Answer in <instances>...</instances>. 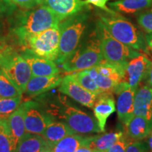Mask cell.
<instances>
[{
	"label": "cell",
	"mask_w": 152,
	"mask_h": 152,
	"mask_svg": "<svg viewBox=\"0 0 152 152\" xmlns=\"http://www.w3.org/2000/svg\"><path fill=\"white\" fill-rule=\"evenodd\" d=\"M125 152H148L147 144L140 141L130 142Z\"/></svg>",
	"instance_id": "obj_34"
},
{
	"label": "cell",
	"mask_w": 152,
	"mask_h": 152,
	"mask_svg": "<svg viewBox=\"0 0 152 152\" xmlns=\"http://www.w3.org/2000/svg\"><path fill=\"white\" fill-rule=\"evenodd\" d=\"M103 59L100 39L96 28L86 40L80 43L73 54L63 63L61 66L64 71L71 73L92 68Z\"/></svg>",
	"instance_id": "obj_4"
},
{
	"label": "cell",
	"mask_w": 152,
	"mask_h": 152,
	"mask_svg": "<svg viewBox=\"0 0 152 152\" xmlns=\"http://www.w3.org/2000/svg\"><path fill=\"white\" fill-rule=\"evenodd\" d=\"M151 134L152 135V130H151Z\"/></svg>",
	"instance_id": "obj_43"
},
{
	"label": "cell",
	"mask_w": 152,
	"mask_h": 152,
	"mask_svg": "<svg viewBox=\"0 0 152 152\" xmlns=\"http://www.w3.org/2000/svg\"><path fill=\"white\" fill-rule=\"evenodd\" d=\"M17 7L11 0H0V19L12 16Z\"/></svg>",
	"instance_id": "obj_31"
},
{
	"label": "cell",
	"mask_w": 152,
	"mask_h": 152,
	"mask_svg": "<svg viewBox=\"0 0 152 152\" xmlns=\"http://www.w3.org/2000/svg\"><path fill=\"white\" fill-rule=\"evenodd\" d=\"M22 96L0 99V116L7 118L21 104Z\"/></svg>",
	"instance_id": "obj_29"
},
{
	"label": "cell",
	"mask_w": 152,
	"mask_h": 152,
	"mask_svg": "<svg viewBox=\"0 0 152 152\" xmlns=\"http://www.w3.org/2000/svg\"><path fill=\"white\" fill-rule=\"evenodd\" d=\"M89 18L90 10L87 8L59 23V52L56 60V64L61 65L79 46Z\"/></svg>",
	"instance_id": "obj_2"
},
{
	"label": "cell",
	"mask_w": 152,
	"mask_h": 152,
	"mask_svg": "<svg viewBox=\"0 0 152 152\" xmlns=\"http://www.w3.org/2000/svg\"><path fill=\"white\" fill-rule=\"evenodd\" d=\"M85 137L73 134L66 136L52 146H49L52 152H75L83 144Z\"/></svg>",
	"instance_id": "obj_26"
},
{
	"label": "cell",
	"mask_w": 152,
	"mask_h": 152,
	"mask_svg": "<svg viewBox=\"0 0 152 152\" xmlns=\"http://www.w3.org/2000/svg\"><path fill=\"white\" fill-rule=\"evenodd\" d=\"M112 10L118 14H134L152 7V0H115L109 3Z\"/></svg>",
	"instance_id": "obj_21"
},
{
	"label": "cell",
	"mask_w": 152,
	"mask_h": 152,
	"mask_svg": "<svg viewBox=\"0 0 152 152\" xmlns=\"http://www.w3.org/2000/svg\"><path fill=\"white\" fill-rule=\"evenodd\" d=\"M96 151L93 150L88 147L85 145H82L78 149L76 150L75 152H95Z\"/></svg>",
	"instance_id": "obj_39"
},
{
	"label": "cell",
	"mask_w": 152,
	"mask_h": 152,
	"mask_svg": "<svg viewBox=\"0 0 152 152\" xmlns=\"http://www.w3.org/2000/svg\"><path fill=\"white\" fill-rule=\"evenodd\" d=\"M145 39L148 48L152 50V33H147V35H145Z\"/></svg>",
	"instance_id": "obj_38"
},
{
	"label": "cell",
	"mask_w": 152,
	"mask_h": 152,
	"mask_svg": "<svg viewBox=\"0 0 152 152\" xmlns=\"http://www.w3.org/2000/svg\"><path fill=\"white\" fill-rule=\"evenodd\" d=\"M16 7L23 9H30L42 4V0H11Z\"/></svg>",
	"instance_id": "obj_33"
},
{
	"label": "cell",
	"mask_w": 152,
	"mask_h": 152,
	"mask_svg": "<svg viewBox=\"0 0 152 152\" xmlns=\"http://www.w3.org/2000/svg\"><path fill=\"white\" fill-rule=\"evenodd\" d=\"M131 140L128 135H123L114 143L106 152H125Z\"/></svg>",
	"instance_id": "obj_32"
},
{
	"label": "cell",
	"mask_w": 152,
	"mask_h": 152,
	"mask_svg": "<svg viewBox=\"0 0 152 152\" xmlns=\"http://www.w3.org/2000/svg\"><path fill=\"white\" fill-rule=\"evenodd\" d=\"M88 71L101 92H112L123 82L125 68L103 59Z\"/></svg>",
	"instance_id": "obj_9"
},
{
	"label": "cell",
	"mask_w": 152,
	"mask_h": 152,
	"mask_svg": "<svg viewBox=\"0 0 152 152\" xmlns=\"http://www.w3.org/2000/svg\"><path fill=\"white\" fill-rule=\"evenodd\" d=\"M7 118L0 116V152H17L18 142L11 132Z\"/></svg>",
	"instance_id": "obj_25"
},
{
	"label": "cell",
	"mask_w": 152,
	"mask_h": 152,
	"mask_svg": "<svg viewBox=\"0 0 152 152\" xmlns=\"http://www.w3.org/2000/svg\"><path fill=\"white\" fill-rule=\"evenodd\" d=\"M24 113V104L22 103L7 118L11 132L18 143L20 139L27 132L25 126Z\"/></svg>",
	"instance_id": "obj_23"
},
{
	"label": "cell",
	"mask_w": 152,
	"mask_h": 152,
	"mask_svg": "<svg viewBox=\"0 0 152 152\" xmlns=\"http://www.w3.org/2000/svg\"><path fill=\"white\" fill-rule=\"evenodd\" d=\"M58 92L88 108H93L97 98V95L81 86L72 74L63 77L61 83L58 86Z\"/></svg>",
	"instance_id": "obj_11"
},
{
	"label": "cell",
	"mask_w": 152,
	"mask_h": 152,
	"mask_svg": "<svg viewBox=\"0 0 152 152\" xmlns=\"http://www.w3.org/2000/svg\"><path fill=\"white\" fill-rule=\"evenodd\" d=\"M0 69L20 92H26V86L32 77V72L29 64L21 54L14 49L11 50L4 58Z\"/></svg>",
	"instance_id": "obj_8"
},
{
	"label": "cell",
	"mask_w": 152,
	"mask_h": 152,
	"mask_svg": "<svg viewBox=\"0 0 152 152\" xmlns=\"http://www.w3.org/2000/svg\"><path fill=\"white\" fill-rule=\"evenodd\" d=\"M124 134L123 131L111 132L101 135L85 137L83 145L87 146L94 151L106 152L115 142Z\"/></svg>",
	"instance_id": "obj_20"
},
{
	"label": "cell",
	"mask_w": 152,
	"mask_h": 152,
	"mask_svg": "<svg viewBox=\"0 0 152 152\" xmlns=\"http://www.w3.org/2000/svg\"><path fill=\"white\" fill-rule=\"evenodd\" d=\"M109 0H85V1L90 4L94 5V7H98L100 9H102L105 12L109 13V14H114L115 13V11L113 10H111V9H109L107 7V2Z\"/></svg>",
	"instance_id": "obj_35"
},
{
	"label": "cell",
	"mask_w": 152,
	"mask_h": 152,
	"mask_svg": "<svg viewBox=\"0 0 152 152\" xmlns=\"http://www.w3.org/2000/svg\"><path fill=\"white\" fill-rule=\"evenodd\" d=\"M151 64L149 58L142 54L131 58L125 67L123 81L133 88L137 89L140 83L147 78Z\"/></svg>",
	"instance_id": "obj_13"
},
{
	"label": "cell",
	"mask_w": 152,
	"mask_h": 152,
	"mask_svg": "<svg viewBox=\"0 0 152 152\" xmlns=\"http://www.w3.org/2000/svg\"><path fill=\"white\" fill-rule=\"evenodd\" d=\"M42 4L48 7L61 21L89 8L88 4L83 0H42Z\"/></svg>",
	"instance_id": "obj_14"
},
{
	"label": "cell",
	"mask_w": 152,
	"mask_h": 152,
	"mask_svg": "<svg viewBox=\"0 0 152 152\" xmlns=\"http://www.w3.org/2000/svg\"><path fill=\"white\" fill-rule=\"evenodd\" d=\"M125 126L126 128L127 135L131 140L140 141L148 137L151 134L152 121H149L140 115H134Z\"/></svg>",
	"instance_id": "obj_19"
},
{
	"label": "cell",
	"mask_w": 152,
	"mask_h": 152,
	"mask_svg": "<svg viewBox=\"0 0 152 152\" xmlns=\"http://www.w3.org/2000/svg\"><path fill=\"white\" fill-rule=\"evenodd\" d=\"M147 149L148 152H152V135L151 134L149 135L147 140Z\"/></svg>",
	"instance_id": "obj_40"
},
{
	"label": "cell",
	"mask_w": 152,
	"mask_h": 152,
	"mask_svg": "<svg viewBox=\"0 0 152 152\" xmlns=\"http://www.w3.org/2000/svg\"><path fill=\"white\" fill-rule=\"evenodd\" d=\"M134 115L152 121V87L148 85L138 87L134 99Z\"/></svg>",
	"instance_id": "obj_18"
},
{
	"label": "cell",
	"mask_w": 152,
	"mask_h": 152,
	"mask_svg": "<svg viewBox=\"0 0 152 152\" xmlns=\"http://www.w3.org/2000/svg\"><path fill=\"white\" fill-rule=\"evenodd\" d=\"M62 79L63 77L60 74L49 76H32L25 92L30 96H38L59 86Z\"/></svg>",
	"instance_id": "obj_17"
},
{
	"label": "cell",
	"mask_w": 152,
	"mask_h": 152,
	"mask_svg": "<svg viewBox=\"0 0 152 152\" xmlns=\"http://www.w3.org/2000/svg\"><path fill=\"white\" fill-rule=\"evenodd\" d=\"M23 104L26 131L33 134H41L54 119L37 102L28 101L23 102Z\"/></svg>",
	"instance_id": "obj_10"
},
{
	"label": "cell",
	"mask_w": 152,
	"mask_h": 152,
	"mask_svg": "<svg viewBox=\"0 0 152 152\" xmlns=\"http://www.w3.org/2000/svg\"><path fill=\"white\" fill-rule=\"evenodd\" d=\"M73 134L76 133L66 123L52 121L40 135L49 146H52L66 136Z\"/></svg>",
	"instance_id": "obj_22"
},
{
	"label": "cell",
	"mask_w": 152,
	"mask_h": 152,
	"mask_svg": "<svg viewBox=\"0 0 152 152\" xmlns=\"http://www.w3.org/2000/svg\"><path fill=\"white\" fill-rule=\"evenodd\" d=\"M39 152H52V151H51V149H50V148H49V145H47V147L43 148V149L40 150Z\"/></svg>",
	"instance_id": "obj_41"
},
{
	"label": "cell",
	"mask_w": 152,
	"mask_h": 152,
	"mask_svg": "<svg viewBox=\"0 0 152 152\" xmlns=\"http://www.w3.org/2000/svg\"><path fill=\"white\" fill-rule=\"evenodd\" d=\"M95 152H101V151H96Z\"/></svg>",
	"instance_id": "obj_44"
},
{
	"label": "cell",
	"mask_w": 152,
	"mask_h": 152,
	"mask_svg": "<svg viewBox=\"0 0 152 152\" xmlns=\"http://www.w3.org/2000/svg\"><path fill=\"white\" fill-rule=\"evenodd\" d=\"M115 102L112 92H102L98 95L93 110L95 118L102 132H105L107 119L115 111Z\"/></svg>",
	"instance_id": "obj_15"
},
{
	"label": "cell",
	"mask_w": 152,
	"mask_h": 152,
	"mask_svg": "<svg viewBox=\"0 0 152 152\" xmlns=\"http://www.w3.org/2000/svg\"><path fill=\"white\" fill-rule=\"evenodd\" d=\"M14 48L9 45L4 39H0V66L7 54L13 50Z\"/></svg>",
	"instance_id": "obj_36"
},
{
	"label": "cell",
	"mask_w": 152,
	"mask_h": 152,
	"mask_svg": "<svg viewBox=\"0 0 152 152\" xmlns=\"http://www.w3.org/2000/svg\"><path fill=\"white\" fill-rule=\"evenodd\" d=\"M96 29L100 39L102 55L104 59L107 61L125 68L131 58L141 54L115 39L99 20L96 25Z\"/></svg>",
	"instance_id": "obj_6"
},
{
	"label": "cell",
	"mask_w": 152,
	"mask_h": 152,
	"mask_svg": "<svg viewBox=\"0 0 152 152\" xmlns=\"http://www.w3.org/2000/svg\"><path fill=\"white\" fill-rule=\"evenodd\" d=\"M137 89L121 82L114 92L117 94V113L119 121L125 125L134 115V99Z\"/></svg>",
	"instance_id": "obj_12"
},
{
	"label": "cell",
	"mask_w": 152,
	"mask_h": 152,
	"mask_svg": "<svg viewBox=\"0 0 152 152\" xmlns=\"http://www.w3.org/2000/svg\"><path fill=\"white\" fill-rule=\"evenodd\" d=\"M21 55L29 64L32 76H49L60 73L59 68L54 61L37 56L26 50Z\"/></svg>",
	"instance_id": "obj_16"
},
{
	"label": "cell",
	"mask_w": 152,
	"mask_h": 152,
	"mask_svg": "<svg viewBox=\"0 0 152 152\" xmlns=\"http://www.w3.org/2000/svg\"><path fill=\"white\" fill-rule=\"evenodd\" d=\"M23 93L16 85L0 69V99L22 96Z\"/></svg>",
	"instance_id": "obj_27"
},
{
	"label": "cell",
	"mask_w": 152,
	"mask_h": 152,
	"mask_svg": "<svg viewBox=\"0 0 152 152\" xmlns=\"http://www.w3.org/2000/svg\"><path fill=\"white\" fill-rule=\"evenodd\" d=\"M145 80H147V85L151 87H152V61H151V66H150L149 72H148L147 78H146Z\"/></svg>",
	"instance_id": "obj_37"
},
{
	"label": "cell",
	"mask_w": 152,
	"mask_h": 152,
	"mask_svg": "<svg viewBox=\"0 0 152 152\" xmlns=\"http://www.w3.org/2000/svg\"><path fill=\"white\" fill-rule=\"evenodd\" d=\"M60 30L55 26L28 37L21 45L23 50L56 61L59 52Z\"/></svg>",
	"instance_id": "obj_7"
},
{
	"label": "cell",
	"mask_w": 152,
	"mask_h": 152,
	"mask_svg": "<svg viewBox=\"0 0 152 152\" xmlns=\"http://www.w3.org/2000/svg\"><path fill=\"white\" fill-rule=\"evenodd\" d=\"M60 22L59 18L48 7L41 4L16 14L12 19L11 30L21 46L28 37L48 28L58 26Z\"/></svg>",
	"instance_id": "obj_1"
},
{
	"label": "cell",
	"mask_w": 152,
	"mask_h": 152,
	"mask_svg": "<svg viewBox=\"0 0 152 152\" xmlns=\"http://www.w3.org/2000/svg\"><path fill=\"white\" fill-rule=\"evenodd\" d=\"M99 20L117 40L137 51L149 54L145 36L128 19L117 12L114 14L106 12L100 15Z\"/></svg>",
	"instance_id": "obj_3"
},
{
	"label": "cell",
	"mask_w": 152,
	"mask_h": 152,
	"mask_svg": "<svg viewBox=\"0 0 152 152\" xmlns=\"http://www.w3.org/2000/svg\"><path fill=\"white\" fill-rule=\"evenodd\" d=\"M138 24L147 33H152V8L147 9L138 15Z\"/></svg>",
	"instance_id": "obj_30"
},
{
	"label": "cell",
	"mask_w": 152,
	"mask_h": 152,
	"mask_svg": "<svg viewBox=\"0 0 152 152\" xmlns=\"http://www.w3.org/2000/svg\"><path fill=\"white\" fill-rule=\"evenodd\" d=\"M47 145L40 134L26 132L18 142L17 152H39Z\"/></svg>",
	"instance_id": "obj_24"
},
{
	"label": "cell",
	"mask_w": 152,
	"mask_h": 152,
	"mask_svg": "<svg viewBox=\"0 0 152 152\" xmlns=\"http://www.w3.org/2000/svg\"><path fill=\"white\" fill-rule=\"evenodd\" d=\"M1 29H2V25H1V23L0 22V33H1Z\"/></svg>",
	"instance_id": "obj_42"
},
{
	"label": "cell",
	"mask_w": 152,
	"mask_h": 152,
	"mask_svg": "<svg viewBox=\"0 0 152 152\" xmlns=\"http://www.w3.org/2000/svg\"><path fill=\"white\" fill-rule=\"evenodd\" d=\"M45 111L52 117L57 116L64 120V123L75 133L88 134L102 132L97 121L94 118L74 106L64 104L62 106H57L53 104L49 106Z\"/></svg>",
	"instance_id": "obj_5"
},
{
	"label": "cell",
	"mask_w": 152,
	"mask_h": 152,
	"mask_svg": "<svg viewBox=\"0 0 152 152\" xmlns=\"http://www.w3.org/2000/svg\"><path fill=\"white\" fill-rule=\"evenodd\" d=\"M72 75L75 80L86 90L90 91L97 96L102 93L94 79L90 75L88 69L75 72L74 73H72Z\"/></svg>",
	"instance_id": "obj_28"
}]
</instances>
